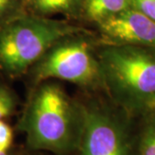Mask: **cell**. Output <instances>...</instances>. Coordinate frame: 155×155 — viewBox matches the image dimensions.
<instances>
[{"mask_svg": "<svg viewBox=\"0 0 155 155\" xmlns=\"http://www.w3.org/2000/svg\"><path fill=\"white\" fill-rule=\"evenodd\" d=\"M19 127L32 149L67 153L79 147L82 109L58 84L44 83L35 91Z\"/></svg>", "mask_w": 155, "mask_h": 155, "instance_id": "obj_1", "label": "cell"}, {"mask_svg": "<svg viewBox=\"0 0 155 155\" xmlns=\"http://www.w3.org/2000/svg\"><path fill=\"white\" fill-rule=\"evenodd\" d=\"M81 33L67 22L26 12L0 24V72L22 76L63 39Z\"/></svg>", "mask_w": 155, "mask_h": 155, "instance_id": "obj_2", "label": "cell"}, {"mask_svg": "<svg viewBox=\"0 0 155 155\" xmlns=\"http://www.w3.org/2000/svg\"><path fill=\"white\" fill-rule=\"evenodd\" d=\"M103 84L116 102L129 109L155 98V48L108 45L98 56Z\"/></svg>", "mask_w": 155, "mask_h": 155, "instance_id": "obj_3", "label": "cell"}, {"mask_svg": "<svg viewBox=\"0 0 155 155\" xmlns=\"http://www.w3.org/2000/svg\"><path fill=\"white\" fill-rule=\"evenodd\" d=\"M35 82L58 78L93 86L103 83L99 59L91 44L78 35L63 39L50 48L32 68Z\"/></svg>", "mask_w": 155, "mask_h": 155, "instance_id": "obj_4", "label": "cell"}, {"mask_svg": "<svg viewBox=\"0 0 155 155\" xmlns=\"http://www.w3.org/2000/svg\"><path fill=\"white\" fill-rule=\"evenodd\" d=\"M79 142L81 155H127L122 127L115 118L98 110H83Z\"/></svg>", "mask_w": 155, "mask_h": 155, "instance_id": "obj_5", "label": "cell"}, {"mask_svg": "<svg viewBox=\"0 0 155 155\" xmlns=\"http://www.w3.org/2000/svg\"><path fill=\"white\" fill-rule=\"evenodd\" d=\"M97 25L110 44L155 48V21L133 7Z\"/></svg>", "mask_w": 155, "mask_h": 155, "instance_id": "obj_6", "label": "cell"}, {"mask_svg": "<svg viewBox=\"0 0 155 155\" xmlns=\"http://www.w3.org/2000/svg\"><path fill=\"white\" fill-rule=\"evenodd\" d=\"M130 7L132 0H84L80 11L87 20L99 23Z\"/></svg>", "mask_w": 155, "mask_h": 155, "instance_id": "obj_7", "label": "cell"}, {"mask_svg": "<svg viewBox=\"0 0 155 155\" xmlns=\"http://www.w3.org/2000/svg\"><path fill=\"white\" fill-rule=\"evenodd\" d=\"M84 0H31L28 6L35 15L48 17L55 14H72L80 11Z\"/></svg>", "mask_w": 155, "mask_h": 155, "instance_id": "obj_8", "label": "cell"}, {"mask_svg": "<svg viewBox=\"0 0 155 155\" xmlns=\"http://www.w3.org/2000/svg\"><path fill=\"white\" fill-rule=\"evenodd\" d=\"M22 0H0V24L25 13Z\"/></svg>", "mask_w": 155, "mask_h": 155, "instance_id": "obj_9", "label": "cell"}, {"mask_svg": "<svg viewBox=\"0 0 155 155\" xmlns=\"http://www.w3.org/2000/svg\"><path fill=\"white\" fill-rule=\"evenodd\" d=\"M17 106L15 94L9 87L0 84V120L12 115Z\"/></svg>", "mask_w": 155, "mask_h": 155, "instance_id": "obj_10", "label": "cell"}, {"mask_svg": "<svg viewBox=\"0 0 155 155\" xmlns=\"http://www.w3.org/2000/svg\"><path fill=\"white\" fill-rule=\"evenodd\" d=\"M13 141L11 127L4 120H0V153L8 152Z\"/></svg>", "mask_w": 155, "mask_h": 155, "instance_id": "obj_11", "label": "cell"}, {"mask_svg": "<svg viewBox=\"0 0 155 155\" xmlns=\"http://www.w3.org/2000/svg\"><path fill=\"white\" fill-rule=\"evenodd\" d=\"M140 155H155V125L151 126L145 134L141 143Z\"/></svg>", "mask_w": 155, "mask_h": 155, "instance_id": "obj_12", "label": "cell"}, {"mask_svg": "<svg viewBox=\"0 0 155 155\" xmlns=\"http://www.w3.org/2000/svg\"><path fill=\"white\" fill-rule=\"evenodd\" d=\"M132 7L155 21V0H132Z\"/></svg>", "mask_w": 155, "mask_h": 155, "instance_id": "obj_13", "label": "cell"}, {"mask_svg": "<svg viewBox=\"0 0 155 155\" xmlns=\"http://www.w3.org/2000/svg\"><path fill=\"white\" fill-rule=\"evenodd\" d=\"M147 107H148L149 109H151L153 111V113H154V115H155V98L153 100L151 103H150Z\"/></svg>", "mask_w": 155, "mask_h": 155, "instance_id": "obj_14", "label": "cell"}, {"mask_svg": "<svg viewBox=\"0 0 155 155\" xmlns=\"http://www.w3.org/2000/svg\"><path fill=\"white\" fill-rule=\"evenodd\" d=\"M22 2H23V3L25 4V5L27 6V5H29V3L31 2V0H22Z\"/></svg>", "mask_w": 155, "mask_h": 155, "instance_id": "obj_15", "label": "cell"}, {"mask_svg": "<svg viewBox=\"0 0 155 155\" xmlns=\"http://www.w3.org/2000/svg\"><path fill=\"white\" fill-rule=\"evenodd\" d=\"M0 155H10L8 153V152H3V153H0Z\"/></svg>", "mask_w": 155, "mask_h": 155, "instance_id": "obj_16", "label": "cell"}]
</instances>
